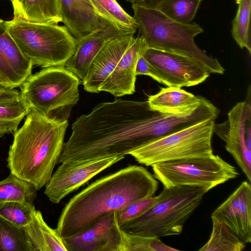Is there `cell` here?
I'll return each mask as SVG.
<instances>
[{
  "mask_svg": "<svg viewBox=\"0 0 251 251\" xmlns=\"http://www.w3.org/2000/svg\"><path fill=\"white\" fill-rule=\"evenodd\" d=\"M127 2L131 3L132 4H139L141 2H142L144 1L147 0H126Z\"/></svg>",
  "mask_w": 251,
  "mask_h": 251,
  "instance_id": "cell-36",
  "label": "cell"
},
{
  "mask_svg": "<svg viewBox=\"0 0 251 251\" xmlns=\"http://www.w3.org/2000/svg\"><path fill=\"white\" fill-rule=\"evenodd\" d=\"M154 177L164 187H202L206 192L239 175L236 168L218 155L160 162L151 166Z\"/></svg>",
  "mask_w": 251,
  "mask_h": 251,
  "instance_id": "cell-9",
  "label": "cell"
},
{
  "mask_svg": "<svg viewBox=\"0 0 251 251\" xmlns=\"http://www.w3.org/2000/svg\"><path fill=\"white\" fill-rule=\"evenodd\" d=\"M245 244L251 242V186L245 181L211 214Z\"/></svg>",
  "mask_w": 251,
  "mask_h": 251,
  "instance_id": "cell-14",
  "label": "cell"
},
{
  "mask_svg": "<svg viewBox=\"0 0 251 251\" xmlns=\"http://www.w3.org/2000/svg\"><path fill=\"white\" fill-rule=\"evenodd\" d=\"M80 79L64 65L45 67L29 75L20 86L29 107L50 117L55 111L69 116L79 99Z\"/></svg>",
  "mask_w": 251,
  "mask_h": 251,
  "instance_id": "cell-7",
  "label": "cell"
},
{
  "mask_svg": "<svg viewBox=\"0 0 251 251\" xmlns=\"http://www.w3.org/2000/svg\"><path fill=\"white\" fill-rule=\"evenodd\" d=\"M20 91L13 89H0V103L21 98Z\"/></svg>",
  "mask_w": 251,
  "mask_h": 251,
  "instance_id": "cell-34",
  "label": "cell"
},
{
  "mask_svg": "<svg viewBox=\"0 0 251 251\" xmlns=\"http://www.w3.org/2000/svg\"><path fill=\"white\" fill-rule=\"evenodd\" d=\"M135 33L129 32L107 42L92 60L82 80L85 90L98 93L106 79L134 38Z\"/></svg>",
  "mask_w": 251,
  "mask_h": 251,
  "instance_id": "cell-15",
  "label": "cell"
},
{
  "mask_svg": "<svg viewBox=\"0 0 251 251\" xmlns=\"http://www.w3.org/2000/svg\"><path fill=\"white\" fill-rule=\"evenodd\" d=\"M136 75H144L149 76L160 83L159 76L151 65L142 55L138 59L136 68Z\"/></svg>",
  "mask_w": 251,
  "mask_h": 251,
  "instance_id": "cell-33",
  "label": "cell"
},
{
  "mask_svg": "<svg viewBox=\"0 0 251 251\" xmlns=\"http://www.w3.org/2000/svg\"><path fill=\"white\" fill-rule=\"evenodd\" d=\"M176 251L179 250L166 245L159 238L134 234L121 229L120 251Z\"/></svg>",
  "mask_w": 251,
  "mask_h": 251,
  "instance_id": "cell-30",
  "label": "cell"
},
{
  "mask_svg": "<svg viewBox=\"0 0 251 251\" xmlns=\"http://www.w3.org/2000/svg\"><path fill=\"white\" fill-rule=\"evenodd\" d=\"M36 191L29 183L10 173L0 181V204L10 201L33 203Z\"/></svg>",
  "mask_w": 251,
  "mask_h": 251,
  "instance_id": "cell-26",
  "label": "cell"
},
{
  "mask_svg": "<svg viewBox=\"0 0 251 251\" xmlns=\"http://www.w3.org/2000/svg\"><path fill=\"white\" fill-rule=\"evenodd\" d=\"M29 106L21 98L0 103V137L15 132L26 116Z\"/></svg>",
  "mask_w": 251,
  "mask_h": 251,
  "instance_id": "cell-29",
  "label": "cell"
},
{
  "mask_svg": "<svg viewBox=\"0 0 251 251\" xmlns=\"http://www.w3.org/2000/svg\"><path fill=\"white\" fill-rule=\"evenodd\" d=\"M238 5L236 14L232 21V36L241 48L251 53V0H235Z\"/></svg>",
  "mask_w": 251,
  "mask_h": 251,
  "instance_id": "cell-28",
  "label": "cell"
},
{
  "mask_svg": "<svg viewBox=\"0 0 251 251\" xmlns=\"http://www.w3.org/2000/svg\"><path fill=\"white\" fill-rule=\"evenodd\" d=\"M202 0H147L139 4L156 9L170 19L182 24L191 23Z\"/></svg>",
  "mask_w": 251,
  "mask_h": 251,
  "instance_id": "cell-23",
  "label": "cell"
},
{
  "mask_svg": "<svg viewBox=\"0 0 251 251\" xmlns=\"http://www.w3.org/2000/svg\"><path fill=\"white\" fill-rule=\"evenodd\" d=\"M215 120H207L139 148L129 153L147 166L171 160L213 155L212 138Z\"/></svg>",
  "mask_w": 251,
  "mask_h": 251,
  "instance_id": "cell-8",
  "label": "cell"
},
{
  "mask_svg": "<svg viewBox=\"0 0 251 251\" xmlns=\"http://www.w3.org/2000/svg\"><path fill=\"white\" fill-rule=\"evenodd\" d=\"M7 29L33 65L43 68L64 65L73 54L76 39L64 25L32 23L14 17Z\"/></svg>",
  "mask_w": 251,
  "mask_h": 251,
  "instance_id": "cell-6",
  "label": "cell"
},
{
  "mask_svg": "<svg viewBox=\"0 0 251 251\" xmlns=\"http://www.w3.org/2000/svg\"><path fill=\"white\" fill-rule=\"evenodd\" d=\"M143 37H134L117 65L100 88V92L116 97L132 94L135 91L136 68L138 59L146 49Z\"/></svg>",
  "mask_w": 251,
  "mask_h": 251,
  "instance_id": "cell-16",
  "label": "cell"
},
{
  "mask_svg": "<svg viewBox=\"0 0 251 251\" xmlns=\"http://www.w3.org/2000/svg\"><path fill=\"white\" fill-rule=\"evenodd\" d=\"M14 17L37 23L62 22L60 0H12Z\"/></svg>",
  "mask_w": 251,
  "mask_h": 251,
  "instance_id": "cell-21",
  "label": "cell"
},
{
  "mask_svg": "<svg viewBox=\"0 0 251 251\" xmlns=\"http://www.w3.org/2000/svg\"><path fill=\"white\" fill-rule=\"evenodd\" d=\"M68 126V120L48 117L29 106L8 151L10 173L36 191L45 186L58 163Z\"/></svg>",
  "mask_w": 251,
  "mask_h": 251,
  "instance_id": "cell-3",
  "label": "cell"
},
{
  "mask_svg": "<svg viewBox=\"0 0 251 251\" xmlns=\"http://www.w3.org/2000/svg\"><path fill=\"white\" fill-rule=\"evenodd\" d=\"M35 210L33 203L7 202L0 204V216L16 226L24 227L32 221Z\"/></svg>",
  "mask_w": 251,
  "mask_h": 251,
  "instance_id": "cell-31",
  "label": "cell"
},
{
  "mask_svg": "<svg viewBox=\"0 0 251 251\" xmlns=\"http://www.w3.org/2000/svg\"><path fill=\"white\" fill-rule=\"evenodd\" d=\"M129 32H133L108 25L76 39L75 51L64 66L82 81L91 63L103 46L112 39Z\"/></svg>",
  "mask_w": 251,
  "mask_h": 251,
  "instance_id": "cell-18",
  "label": "cell"
},
{
  "mask_svg": "<svg viewBox=\"0 0 251 251\" xmlns=\"http://www.w3.org/2000/svg\"><path fill=\"white\" fill-rule=\"evenodd\" d=\"M121 229L113 212L85 230L63 238L67 251H120Z\"/></svg>",
  "mask_w": 251,
  "mask_h": 251,
  "instance_id": "cell-13",
  "label": "cell"
},
{
  "mask_svg": "<svg viewBox=\"0 0 251 251\" xmlns=\"http://www.w3.org/2000/svg\"><path fill=\"white\" fill-rule=\"evenodd\" d=\"M158 196H152L132 202L117 211L118 223L122 226L140 217L158 201Z\"/></svg>",
  "mask_w": 251,
  "mask_h": 251,
  "instance_id": "cell-32",
  "label": "cell"
},
{
  "mask_svg": "<svg viewBox=\"0 0 251 251\" xmlns=\"http://www.w3.org/2000/svg\"><path fill=\"white\" fill-rule=\"evenodd\" d=\"M125 156H114L79 163L62 162L46 184L45 194L57 204L96 175L122 160Z\"/></svg>",
  "mask_w": 251,
  "mask_h": 251,
  "instance_id": "cell-12",
  "label": "cell"
},
{
  "mask_svg": "<svg viewBox=\"0 0 251 251\" xmlns=\"http://www.w3.org/2000/svg\"><path fill=\"white\" fill-rule=\"evenodd\" d=\"M215 132L226 143L249 182L251 181V106L246 101L237 103L228 112V119L214 124Z\"/></svg>",
  "mask_w": 251,
  "mask_h": 251,
  "instance_id": "cell-10",
  "label": "cell"
},
{
  "mask_svg": "<svg viewBox=\"0 0 251 251\" xmlns=\"http://www.w3.org/2000/svg\"><path fill=\"white\" fill-rule=\"evenodd\" d=\"M0 89H11L8 84L0 77Z\"/></svg>",
  "mask_w": 251,
  "mask_h": 251,
  "instance_id": "cell-35",
  "label": "cell"
},
{
  "mask_svg": "<svg viewBox=\"0 0 251 251\" xmlns=\"http://www.w3.org/2000/svg\"><path fill=\"white\" fill-rule=\"evenodd\" d=\"M33 64L25 56L0 19V77L11 89L20 87L31 75Z\"/></svg>",
  "mask_w": 251,
  "mask_h": 251,
  "instance_id": "cell-17",
  "label": "cell"
},
{
  "mask_svg": "<svg viewBox=\"0 0 251 251\" xmlns=\"http://www.w3.org/2000/svg\"><path fill=\"white\" fill-rule=\"evenodd\" d=\"M158 186L145 167L129 165L97 179L72 198L62 210L55 229L62 238L75 236L106 214L153 196Z\"/></svg>",
  "mask_w": 251,
  "mask_h": 251,
  "instance_id": "cell-2",
  "label": "cell"
},
{
  "mask_svg": "<svg viewBox=\"0 0 251 251\" xmlns=\"http://www.w3.org/2000/svg\"><path fill=\"white\" fill-rule=\"evenodd\" d=\"M206 193L204 189L196 186L164 187L150 209L120 226L127 232L149 237L179 235Z\"/></svg>",
  "mask_w": 251,
  "mask_h": 251,
  "instance_id": "cell-5",
  "label": "cell"
},
{
  "mask_svg": "<svg viewBox=\"0 0 251 251\" xmlns=\"http://www.w3.org/2000/svg\"><path fill=\"white\" fill-rule=\"evenodd\" d=\"M0 251H34L24 228L0 216Z\"/></svg>",
  "mask_w": 251,
  "mask_h": 251,
  "instance_id": "cell-27",
  "label": "cell"
},
{
  "mask_svg": "<svg viewBox=\"0 0 251 251\" xmlns=\"http://www.w3.org/2000/svg\"><path fill=\"white\" fill-rule=\"evenodd\" d=\"M148 101L116 100L78 117L64 144L58 163H79L125 156L152 142Z\"/></svg>",
  "mask_w": 251,
  "mask_h": 251,
  "instance_id": "cell-1",
  "label": "cell"
},
{
  "mask_svg": "<svg viewBox=\"0 0 251 251\" xmlns=\"http://www.w3.org/2000/svg\"><path fill=\"white\" fill-rule=\"evenodd\" d=\"M205 98L196 96L181 88H162L148 100L150 107L153 110L175 115L189 114L197 109Z\"/></svg>",
  "mask_w": 251,
  "mask_h": 251,
  "instance_id": "cell-20",
  "label": "cell"
},
{
  "mask_svg": "<svg viewBox=\"0 0 251 251\" xmlns=\"http://www.w3.org/2000/svg\"><path fill=\"white\" fill-rule=\"evenodd\" d=\"M23 227L34 251H67L63 238L48 226L40 211L35 210L32 221Z\"/></svg>",
  "mask_w": 251,
  "mask_h": 251,
  "instance_id": "cell-22",
  "label": "cell"
},
{
  "mask_svg": "<svg viewBox=\"0 0 251 251\" xmlns=\"http://www.w3.org/2000/svg\"><path fill=\"white\" fill-rule=\"evenodd\" d=\"M10 0L11 1L12 0Z\"/></svg>",
  "mask_w": 251,
  "mask_h": 251,
  "instance_id": "cell-37",
  "label": "cell"
},
{
  "mask_svg": "<svg viewBox=\"0 0 251 251\" xmlns=\"http://www.w3.org/2000/svg\"><path fill=\"white\" fill-rule=\"evenodd\" d=\"M97 14L118 27L135 33L138 25L116 0H89Z\"/></svg>",
  "mask_w": 251,
  "mask_h": 251,
  "instance_id": "cell-25",
  "label": "cell"
},
{
  "mask_svg": "<svg viewBox=\"0 0 251 251\" xmlns=\"http://www.w3.org/2000/svg\"><path fill=\"white\" fill-rule=\"evenodd\" d=\"M133 17L147 48L165 51L189 58L209 73L223 74L225 69L216 58L201 49L194 39L203 33L195 22L185 24L176 22L161 12L140 4H132Z\"/></svg>",
  "mask_w": 251,
  "mask_h": 251,
  "instance_id": "cell-4",
  "label": "cell"
},
{
  "mask_svg": "<svg viewBox=\"0 0 251 251\" xmlns=\"http://www.w3.org/2000/svg\"><path fill=\"white\" fill-rule=\"evenodd\" d=\"M212 229L208 241L199 251H242L246 244L225 224L211 218Z\"/></svg>",
  "mask_w": 251,
  "mask_h": 251,
  "instance_id": "cell-24",
  "label": "cell"
},
{
  "mask_svg": "<svg viewBox=\"0 0 251 251\" xmlns=\"http://www.w3.org/2000/svg\"><path fill=\"white\" fill-rule=\"evenodd\" d=\"M60 8L62 23L75 39L114 25L98 15L89 0H60Z\"/></svg>",
  "mask_w": 251,
  "mask_h": 251,
  "instance_id": "cell-19",
  "label": "cell"
},
{
  "mask_svg": "<svg viewBox=\"0 0 251 251\" xmlns=\"http://www.w3.org/2000/svg\"><path fill=\"white\" fill-rule=\"evenodd\" d=\"M142 55L158 74L160 83L168 87L197 85L209 75L202 66L182 55L151 48H146Z\"/></svg>",
  "mask_w": 251,
  "mask_h": 251,
  "instance_id": "cell-11",
  "label": "cell"
}]
</instances>
